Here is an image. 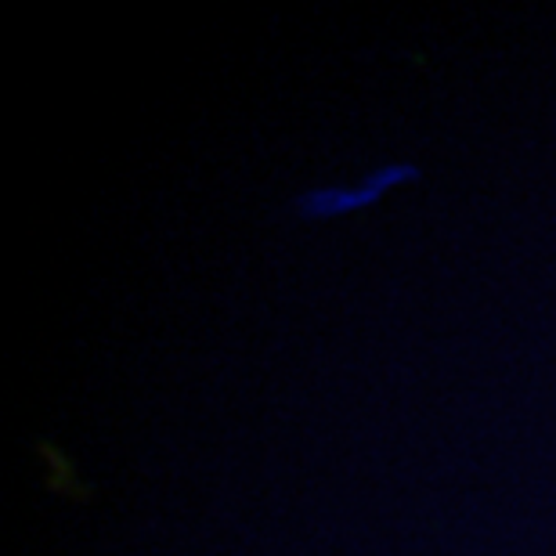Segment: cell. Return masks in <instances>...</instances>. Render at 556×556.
Instances as JSON below:
<instances>
[{
    "label": "cell",
    "instance_id": "1",
    "mask_svg": "<svg viewBox=\"0 0 556 556\" xmlns=\"http://www.w3.org/2000/svg\"><path fill=\"white\" fill-rule=\"evenodd\" d=\"M416 177V166L408 163H383L376 166L362 177V181H351V185H321V188H311L296 199V210L304 214L307 220H326V217H343V214H354L362 206H372L376 199H383L387 192L402 188L405 181Z\"/></svg>",
    "mask_w": 556,
    "mask_h": 556
}]
</instances>
